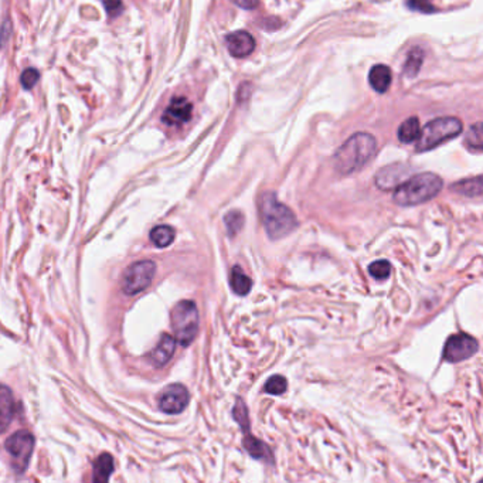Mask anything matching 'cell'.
I'll return each mask as SVG.
<instances>
[{
	"instance_id": "cell-2",
	"label": "cell",
	"mask_w": 483,
	"mask_h": 483,
	"mask_svg": "<svg viewBox=\"0 0 483 483\" xmlns=\"http://www.w3.org/2000/svg\"><path fill=\"white\" fill-rule=\"evenodd\" d=\"M260 213L265 232L271 240H281L297 227L293 212L277 199V194L268 192L261 196Z\"/></svg>"
},
{
	"instance_id": "cell-17",
	"label": "cell",
	"mask_w": 483,
	"mask_h": 483,
	"mask_svg": "<svg viewBox=\"0 0 483 483\" xmlns=\"http://www.w3.org/2000/svg\"><path fill=\"white\" fill-rule=\"evenodd\" d=\"M421 133L420 120L417 117H411L405 120L398 128V139L403 144L416 142Z\"/></svg>"
},
{
	"instance_id": "cell-9",
	"label": "cell",
	"mask_w": 483,
	"mask_h": 483,
	"mask_svg": "<svg viewBox=\"0 0 483 483\" xmlns=\"http://www.w3.org/2000/svg\"><path fill=\"white\" fill-rule=\"evenodd\" d=\"M479 349V343L475 337L459 333L449 337L444 348V359L449 363H459L472 357Z\"/></svg>"
},
{
	"instance_id": "cell-23",
	"label": "cell",
	"mask_w": 483,
	"mask_h": 483,
	"mask_svg": "<svg viewBox=\"0 0 483 483\" xmlns=\"http://www.w3.org/2000/svg\"><path fill=\"white\" fill-rule=\"evenodd\" d=\"M465 145L469 150L480 153L482 152V124L478 122L472 125L465 136Z\"/></svg>"
},
{
	"instance_id": "cell-13",
	"label": "cell",
	"mask_w": 483,
	"mask_h": 483,
	"mask_svg": "<svg viewBox=\"0 0 483 483\" xmlns=\"http://www.w3.org/2000/svg\"><path fill=\"white\" fill-rule=\"evenodd\" d=\"M409 169L405 165H390L379 170L376 175V185L383 190H393L405 180Z\"/></svg>"
},
{
	"instance_id": "cell-24",
	"label": "cell",
	"mask_w": 483,
	"mask_h": 483,
	"mask_svg": "<svg viewBox=\"0 0 483 483\" xmlns=\"http://www.w3.org/2000/svg\"><path fill=\"white\" fill-rule=\"evenodd\" d=\"M288 388V383L287 379L282 376H272L268 379L264 390L265 393L271 394V396H280L284 394Z\"/></svg>"
},
{
	"instance_id": "cell-22",
	"label": "cell",
	"mask_w": 483,
	"mask_h": 483,
	"mask_svg": "<svg viewBox=\"0 0 483 483\" xmlns=\"http://www.w3.org/2000/svg\"><path fill=\"white\" fill-rule=\"evenodd\" d=\"M423 61H424V52L420 47L412 49L408 53L407 61L404 64V74H405V77H408V78L416 77L418 74V71H420L421 65H423Z\"/></svg>"
},
{
	"instance_id": "cell-15",
	"label": "cell",
	"mask_w": 483,
	"mask_h": 483,
	"mask_svg": "<svg viewBox=\"0 0 483 483\" xmlns=\"http://www.w3.org/2000/svg\"><path fill=\"white\" fill-rule=\"evenodd\" d=\"M14 417V398L12 390L0 385V434L5 432Z\"/></svg>"
},
{
	"instance_id": "cell-26",
	"label": "cell",
	"mask_w": 483,
	"mask_h": 483,
	"mask_svg": "<svg viewBox=\"0 0 483 483\" xmlns=\"http://www.w3.org/2000/svg\"><path fill=\"white\" fill-rule=\"evenodd\" d=\"M244 224V217L240 212H232L225 216V225L229 236H236Z\"/></svg>"
},
{
	"instance_id": "cell-8",
	"label": "cell",
	"mask_w": 483,
	"mask_h": 483,
	"mask_svg": "<svg viewBox=\"0 0 483 483\" xmlns=\"http://www.w3.org/2000/svg\"><path fill=\"white\" fill-rule=\"evenodd\" d=\"M156 272V264L153 261L145 260V261H137L135 264H132L124 273L122 278V291L126 295H136L142 291H145Z\"/></svg>"
},
{
	"instance_id": "cell-20",
	"label": "cell",
	"mask_w": 483,
	"mask_h": 483,
	"mask_svg": "<svg viewBox=\"0 0 483 483\" xmlns=\"http://www.w3.org/2000/svg\"><path fill=\"white\" fill-rule=\"evenodd\" d=\"M229 285H232V289L234 291V293L244 296L251 291L252 281L241 271L240 267H234L232 272V280H229Z\"/></svg>"
},
{
	"instance_id": "cell-11",
	"label": "cell",
	"mask_w": 483,
	"mask_h": 483,
	"mask_svg": "<svg viewBox=\"0 0 483 483\" xmlns=\"http://www.w3.org/2000/svg\"><path fill=\"white\" fill-rule=\"evenodd\" d=\"M193 105L185 97H175L166 111L164 112L162 121L169 126H181L190 121Z\"/></svg>"
},
{
	"instance_id": "cell-31",
	"label": "cell",
	"mask_w": 483,
	"mask_h": 483,
	"mask_svg": "<svg viewBox=\"0 0 483 483\" xmlns=\"http://www.w3.org/2000/svg\"><path fill=\"white\" fill-rule=\"evenodd\" d=\"M233 2L243 8V9H247V10H251V9H256L258 6V2L260 0H233Z\"/></svg>"
},
{
	"instance_id": "cell-28",
	"label": "cell",
	"mask_w": 483,
	"mask_h": 483,
	"mask_svg": "<svg viewBox=\"0 0 483 483\" xmlns=\"http://www.w3.org/2000/svg\"><path fill=\"white\" fill-rule=\"evenodd\" d=\"M102 3L109 17H118L124 10L122 0H104Z\"/></svg>"
},
{
	"instance_id": "cell-30",
	"label": "cell",
	"mask_w": 483,
	"mask_h": 483,
	"mask_svg": "<svg viewBox=\"0 0 483 483\" xmlns=\"http://www.w3.org/2000/svg\"><path fill=\"white\" fill-rule=\"evenodd\" d=\"M12 36V25L10 21L6 20L2 26H0V49L3 47V45L9 41Z\"/></svg>"
},
{
	"instance_id": "cell-1",
	"label": "cell",
	"mask_w": 483,
	"mask_h": 483,
	"mask_svg": "<svg viewBox=\"0 0 483 483\" xmlns=\"http://www.w3.org/2000/svg\"><path fill=\"white\" fill-rule=\"evenodd\" d=\"M377 150L374 136L366 132L355 133L335 153L333 165L340 175H352L370 162Z\"/></svg>"
},
{
	"instance_id": "cell-10",
	"label": "cell",
	"mask_w": 483,
	"mask_h": 483,
	"mask_svg": "<svg viewBox=\"0 0 483 483\" xmlns=\"http://www.w3.org/2000/svg\"><path fill=\"white\" fill-rule=\"evenodd\" d=\"M189 391L181 384L168 385L159 398V407L166 414H180L189 404Z\"/></svg>"
},
{
	"instance_id": "cell-3",
	"label": "cell",
	"mask_w": 483,
	"mask_h": 483,
	"mask_svg": "<svg viewBox=\"0 0 483 483\" xmlns=\"http://www.w3.org/2000/svg\"><path fill=\"white\" fill-rule=\"evenodd\" d=\"M444 186L442 179L435 173H420L404 180L394 192V201L401 207L420 205L432 200Z\"/></svg>"
},
{
	"instance_id": "cell-6",
	"label": "cell",
	"mask_w": 483,
	"mask_h": 483,
	"mask_svg": "<svg viewBox=\"0 0 483 483\" xmlns=\"http://www.w3.org/2000/svg\"><path fill=\"white\" fill-rule=\"evenodd\" d=\"M5 448L10 456L12 469L20 475L27 469L34 449V436L27 431H17L9 436Z\"/></svg>"
},
{
	"instance_id": "cell-7",
	"label": "cell",
	"mask_w": 483,
	"mask_h": 483,
	"mask_svg": "<svg viewBox=\"0 0 483 483\" xmlns=\"http://www.w3.org/2000/svg\"><path fill=\"white\" fill-rule=\"evenodd\" d=\"M234 418L236 421L241 425V431L244 434V440L243 444L247 449V452L256 459H261L264 462H269L272 464L273 456L272 452L269 449L268 445H265L262 441H260L256 436H252V434L249 432V421H248V409L245 407V404L243 403L241 398H237V404L233 409Z\"/></svg>"
},
{
	"instance_id": "cell-12",
	"label": "cell",
	"mask_w": 483,
	"mask_h": 483,
	"mask_svg": "<svg viewBox=\"0 0 483 483\" xmlns=\"http://www.w3.org/2000/svg\"><path fill=\"white\" fill-rule=\"evenodd\" d=\"M225 43H227V49H228L229 54L236 58L247 57L256 49L254 37L244 30L229 33L225 37Z\"/></svg>"
},
{
	"instance_id": "cell-25",
	"label": "cell",
	"mask_w": 483,
	"mask_h": 483,
	"mask_svg": "<svg viewBox=\"0 0 483 483\" xmlns=\"http://www.w3.org/2000/svg\"><path fill=\"white\" fill-rule=\"evenodd\" d=\"M369 272H370L372 277L376 280H385L390 277V273H391V264L385 260L376 261L369 267Z\"/></svg>"
},
{
	"instance_id": "cell-19",
	"label": "cell",
	"mask_w": 483,
	"mask_h": 483,
	"mask_svg": "<svg viewBox=\"0 0 483 483\" xmlns=\"http://www.w3.org/2000/svg\"><path fill=\"white\" fill-rule=\"evenodd\" d=\"M113 472V459L109 453H102L94 464V482H106Z\"/></svg>"
},
{
	"instance_id": "cell-29",
	"label": "cell",
	"mask_w": 483,
	"mask_h": 483,
	"mask_svg": "<svg viewBox=\"0 0 483 483\" xmlns=\"http://www.w3.org/2000/svg\"><path fill=\"white\" fill-rule=\"evenodd\" d=\"M408 6L412 10H418L423 13H431L435 10V8L431 5L428 0H408Z\"/></svg>"
},
{
	"instance_id": "cell-14",
	"label": "cell",
	"mask_w": 483,
	"mask_h": 483,
	"mask_svg": "<svg viewBox=\"0 0 483 483\" xmlns=\"http://www.w3.org/2000/svg\"><path fill=\"white\" fill-rule=\"evenodd\" d=\"M176 350V339L170 335H164L157 346L152 350L149 360L155 367H164L169 363Z\"/></svg>"
},
{
	"instance_id": "cell-18",
	"label": "cell",
	"mask_w": 483,
	"mask_h": 483,
	"mask_svg": "<svg viewBox=\"0 0 483 483\" xmlns=\"http://www.w3.org/2000/svg\"><path fill=\"white\" fill-rule=\"evenodd\" d=\"M452 190L468 197H478L482 194V177L476 176L472 179L458 181L452 186Z\"/></svg>"
},
{
	"instance_id": "cell-4",
	"label": "cell",
	"mask_w": 483,
	"mask_h": 483,
	"mask_svg": "<svg viewBox=\"0 0 483 483\" xmlns=\"http://www.w3.org/2000/svg\"><path fill=\"white\" fill-rule=\"evenodd\" d=\"M462 122L455 117H442L429 121L424 129H421L417 139V152L432 150L462 132Z\"/></svg>"
},
{
	"instance_id": "cell-16",
	"label": "cell",
	"mask_w": 483,
	"mask_h": 483,
	"mask_svg": "<svg viewBox=\"0 0 483 483\" xmlns=\"http://www.w3.org/2000/svg\"><path fill=\"white\" fill-rule=\"evenodd\" d=\"M391 80H393V74H391V70L384 64L374 65L369 73V82L372 88L380 94L385 93V91L390 88Z\"/></svg>"
},
{
	"instance_id": "cell-5",
	"label": "cell",
	"mask_w": 483,
	"mask_h": 483,
	"mask_svg": "<svg viewBox=\"0 0 483 483\" xmlns=\"http://www.w3.org/2000/svg\"><path fill=\"white\" fill-rule=\"evenodd\" d=\"M199 311L194 302L181 301L172 311V328L175 339L183 348L193 343L199 333Z\"/></svg>"
},
{
	"instance_id": "cell-27",
	"label": "cell",
	"mask_w": 483,
	"mask_h": 483,
	"mask_svg": "<svg viewBox=\"0 0 483 483\" xmlns=\"http://www.w3.org/2000/svg\"><path fill=\"white\" fill-rule=\"evenodd\" d=\"M38 78H40V74H38V71L36 70V68H33V67L27 68V70L23 71L21 76H20L21 85L25 89H32L37 84Z\"/></svg>"
},
{
	"instance_id": "cell-21",
	"label": "cell",
	"mask_w": 483,
	"mask_h": 483,
	"mask_svg": "<svg viewBox=\"0 0 483 483\" xmlns=\"http://www.w3.org/2000/svg\"><path fill=\"white\" fill-rule=\"evenodd\" d=\"M173 240H175V229L169 225H157L150 232V241L159 248H165L170 245Z\"/></svg>"
}]
</instances>
